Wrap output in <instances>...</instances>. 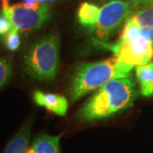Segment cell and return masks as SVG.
Segmentation results:
<instances>
[{"mask_svg":"<svg viewBox=\"0 0 153 153\" xmlns=\"http://www.w3.org/2000/svg\"><path fill=\"white\" fill-rule=\"evenodd\" d=\"M138 96L131 76L116 78L99 88L79 109L76 118L82 123L104 120L128 109Z\"/></svg>","mask_w":153,"mask_h":153,"instance_id":"1","label":"cell"},{"mask_svg":"<svg viewBox=\"0 0 153 153\" xmlns=\"http://www.w3.org/2000/svg\"><path fill=\"white\" fill-rule=\"evenodd\" d=\"M133 68L116 57L78 65L71 75L69 88L71 101L80 100L111 80L129 76Z\"/></svg>","mask_w":153,"mask_h":153,"instance_id":"2","label":"cell"},{"mask_svg":"<svg viewBox=\"0 0 153 153\" xmlns=\"http://www.w3.org/2000/svg\"><path fill=\"white\" fill-rule=\"evenodd\" d=\"M59 51L57 33L39 39L24 56V67L28 75L40 81L54 80L59 66Z\"/></svg>","mask_w":153,"mask_h":153,"instance_id":"3","label":"cell"},{"mask_svg":"<svg viewBox=\"0 0 153 153\" xmlns=\"http://www.w3.org/2000/svg\"><path fill=\"white\" fill-rule=\"evenodd\" d=\"M134 11L130 1L111 0L100 9L98 21L94 28L95 38L99 43L106 44Z\"/></svg>","mask_w":153,"mask_h":153,"instance_id":"4","label":"cell"},{"mask_svg":"<svg viewBox=\"0 0 153 153\" xmlns=\"http://www.w3.org/2000/svg\"><path fill=\"white\" fill-rule=\"evenodd\" d=\"M3 13L10 19L19 32L28 33L41 28L51 16L47 4H41L38 7H29L24 4H16L4 10Z\"/></svg>","mask_w":153,"mask_h":153,"instance_id":"5","label":"cell"},{"mask_svg":"<svg viewBox=\"0 0 153 153\" xmlns=\"http://www.w3.org/2000/svg\"><path fill=\"white\" fill-rule=\"evenodd\" d=\"M118 60L137 66L150 62L153 59V42L141 35L129 39H120L113 45H106Z\"/></svg>","mask_w":153,"mask_h":153,"instance_id":"6","label":"cell"},{"mask_svg":"<svg viewBox=\"0 0 153 153\" xmlns=\"http://www.w3.org/2000/svg\"><path fill=\"white\" fill-rule=\"evenodd\" d=\"M33 98L38 105L43 106L54 114L63 117L67 112L68 101L63 95L36 90L33 93Z\"/></svg>","mask_w":153,"mask_h":153,"instance_id":"7","label":"cell"},{"mask_svg":"<svg viewBox=\"0 0 153 153\" xmlns=\"http://www.w3.org/2000/svg\"><path fill=\"white\" fill-rule=\"evenodd\" d=\"M33 122V118H29L25 122L22 128L7 144L3 153H26L28 149Z\"/></svg>","mask_w":153,"mask_h":153,"instance_id":"8","label":"cell"},{"mask_svg":"<svg viewBox=\"0 0 153 153\" xmlns=\"http://www.w3.org/2000/svg\"><path fill=\"white\" fill-rule=\"evenodd\" d=\"M135 73L140 91L144 97L153 95V62H148L135 67Z\"/></svg>","mask_w":153,"mask_h":153,"instance_id":"9","label":"cell"},{"mask_svg":"<svg viewBox=\"0 0 153 153\" xmlns=\"http://www.w3.org/2000/svg\"><path fill=\"white\" fill-rule=\"evenodd\" d=\"M62 134L49 135L41 134L34 139L32 147L36 153H60V140Z\"/></svg>","mask_w":153,"mask_h":153,"instance_id":"10","label":"cell"},{"mask_svg":"<svg viewBox=\"0 0 153 153\" xmlns=\"http://www.w3.org/2000/svg\"><path fill=\"white\" fill-rule=\"evenodd\" d=\"M100 8L92 3L83 2L82 3L77 10V21L85 27L94 31L96 23L98 21Z\"/></svg>","mask_w":153,"mask_h":153,"instance_id":"11","label":"cell"},{"mask_svg":"<svg viewBox=\"0 0 153 153\" xmlns=\"http://www.w3.org/2000/svg\"><path fill=\"white\" fill-rule=\"evenodd\" d=\"M128 20L139 27L153 28V6H140L134 10Z\"/></svg>","mask_w":153,"mask_h":153,"instance_id":"12","label":"cell"},{"mask_svg":"<svg viewBox=\"0 0 153 153\" xmlns=\"http://www.w3.org/2000/svg\"><path fill=\"white\" fill-rule=\"evenodd\" d=\"M12 74V62L8 58H0V88L4 86Z\"/></svg>","mask_w":153,"mask_h":153,"instance_id":"13","label":"cell"},{"mask_svg":"<svg viewBox=\"0 0 153 153\" xmlns=\"http://www.w3.org/2000/svg\"><path fill=\"white\" fill-rule=\"evenodd\" d=\"M21 45V38L19 31L13 28L5 37V46L10 51H16Z\"/></svg>","mask_w":153,"mask_h":153,"instance_id":"14","label":"cell"},{"mask_svg":"<svg viewBox=\"0 0 153 153\" xmlns=\"http://www.w3.org/2000/svg\"><path fill=\"white\" fill-rule=\"evenodd\" d=\"M13 25L10 19L3 13L0 15V36H6L13 29Z\"/></svg>","mask_w":153,"mask_h":153,"instance_id":"15","label":"cell"},{"mask_svg":"<svg viewBox=\"0 0 153 153\" xmlns=\"http://www.w3.org/2000/svg\"><path fill=\"white\" fill-rule=\"evenodd\" d=\"M134 10L140 6H153V0H131Z\"/></svg>","mask_w":153,"mask_h":153,"instance_id":"16","label":"cell"},{"mask_svg":"<svg viewBox=\"0 0 153 153\" xmlns=\"http://www.w3.org/2000/svg\"><path fill=\"white\" fill-rule=\"evenodd\" d=\"M25 5L29 7H38L41 4L38 2V0H23V3Z\"/></svg>","mask_w":153,"mask_h":153,"instance_id":"17","label":"cell"},{"mask_svg":"<svg viewBox=\"0 0 153 153\" xmlns=\"http://www.w3.org/2000/svg\"><path fill=\"white\" fill-rule=\"evenodd\" d=\"M1 2H2V7H3V10H6V9H8L9 8V2H10V0H1Z\"/></svg>","mask_w":153,"mask_h":153,"instance_id":"18","label":"cell"},{"mask_svg":"<svg viewBox=\"0 0 153 153\" xmlns=\"http://www.w3.org/2000/svg\"><path fill=\"white\" fill-rule=\"evenodd\" d=\"M26 153H36V152H35V151L33 149V147H31V148H28L27 151L26 152Z\"/></svg>","mask_w":153,"mask_h":153,"instance_id":"19","label":"cell"},{"mask_svg":"<svg viewBox=\"0 0 153 153\" xmlns=\"http://www.w3.org/2000/svg\"><path fill=\"white\" fill-rule=\"evenodd\" d=\"M38 2H39L40 4H46L47 0H38Z\"/></svg>","mask_w":153,"mask_h":153,"instance_id":"20","label":"cell"}]
</instances>
